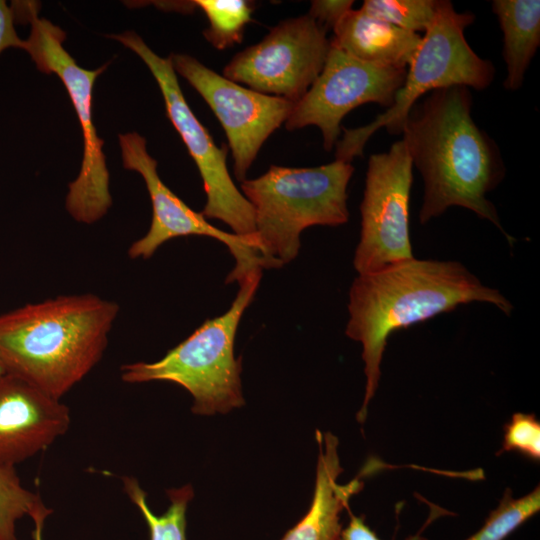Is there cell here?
<instances>
[{
    "label": "cell",
    "instance_id": "cell-1",
    "mask_svg": "<svg viewBox=\"0 0 540 540\" xmlns=\"http://www.w3.org/2000/svg\"><path fill=\"white\" fill-rule=\"evenodd\" d=\"M468 87L430 92L410 110L402 140L424 183L422 224L449 207L460 206L493 223L510 244L497 210L487 199L505 176L496 142L474 122Z\"/></svg>",
    "mask_w": 540,
    "mask_h": 540
},
{
    "label": "cell",
    "instance_id": "cell-2",
    "mask_svg": "<svg viewBox=\"0 0 540 540\" xmlns=\"http://www.w3.org/2000/svg\"><path fill=\"white\" fill-rule=\"evenodd\" d=\"M486 302L509 315L512 304L483 285L457 261L415 258L359 275L349 293L346 335L362 344L366 376L357 420L363 424L379 384L387 339L394 331L426 321L462 304Z\"/></svg>",
    "mask_w": 540,
    "mask_h": 540
},
{
    "label": "cell",
    "instance_id": "cell-3",
    "mask_svg": "<svg viewBox=\"0 0 540 540\" xmlns=\"http://www.w3.org/2000/svg\"><path fill=\"white\" fill-rule=\"evenodd\" d=\"M116 302L62 295L0 315V360L18 376L61 399L101 360L117 318Z\"/></svg>",
    "mask_w": 540,
    "mask_h": 540
},
{
    "label": "cell",
    "instance_id": "cell-4",
    "mask_svg": "<svg viewBox=\"0 0 540 540\" xmlns=\"http://www.w3.org/2000/svg\"><path fill=\"white\" fill-rule=\"evenodd\" d=\"M353 172L351 163L335 159L311 168L272 165L260 177L241 182V192L253 209L264 269L280 268L295 259L306 228L348 221L347 186Z\"/></svg>",
    "mask_w": 540,
    "mask_h": 540
},
{
    "label": "cell",
    "instance_id": "cell-5",
    "mask_svg": "<svg viewBox=\"0 0 540 540\" xmlns=\"http://www.w3.org/2000/svg\"><path fill=\"white\" fill-rule=\"evenodd\" d=\"M262 270L247 274L230 308L206 320L189 337L155 362H136L121 367L126 383L167 381L185 388L193 397L198 415L228 413L244 404L241 359L234 355L239 322L253 301Z\"/></svg>",
    "mask_w": 540,
    "mask_h": 540
},
{
    "label": "cell",
    "instance_id": "cell-6",
    "mask_svg": "<svg viewBox=\"0 0 540 540\" xmlns=\"http://www.w3.org/2000/svg\"><path fill=\"white\" fill-rule=\"evenodd\" d=\"M475 20L470 12H457L449 0H437L434 18L406 70L403 85L394 103L365 126L344 129L336 143V158L351 163L363 155L369 138L380 128L390 134L402 133L412 107L423 95L451 86L486 89L493 81L491 61L479 57L467 42L464 31Z\"/></svg>",
    "mask_w": 540,
    "mask_h": 540
},
{
    "label": "cell",
    "instance_id": "cell-7",
    "mask_svg": "<svg viewBox=\"0 0 540 540\" xmlns=\"http://www.w3.org/2000/svg\"><path fill=\"white\" fill-rule=\"evenodd\" d=\"M12 12L16 20H26L31 32L24 49L37 68L55 73L63 82L74 106L83 135V160L76 179L69 183L66 209L78 222L92 224L100 220L111 207L109 172L93 122V87L97 77L108 63L94 70L80 67L65 50V32L47 19L39 18L38 4L34 1H13Z\"/></svg>",
    "mask_w": 540,
    "mask_h": 540
},
{
    "label": "cell",
    "instance_id": "cell-8",
    "mask_svg": "<svg viewBox=\"0 0 540 540\" xmlns=\"http://www.w3.org/2000/svg\"><path fill=\"white\" fill-rule=\"evenodd\" d=\"M136 53L147 65L161 90L166 113L194 160L206 193L201 212L207 219H218L233 233L246 239L260 255L255 238L253 209L232 181L227 164V148L215 145L208 130L189 107L180 88L170 57L157 55L133 31L109 35Z\"/></svg>",
    "mask_w": 540,
    "mask_h": 540
},
{
    "label": "cell",
    "instance_id": "cell-9",
    "mask_svg": "<svg viewBox=\"0 0 540 540\" xmlns=\"http://www.w3.org/2000/svg\"><path fill=\"white\" fill-rule=\"evenodd\" d=\"M412 168L403 140L369 158L353 261L359 275L414 258L409 232Z\"/></svg>",
    "mask_w": 540,
    "mask_h": 540
},
{
    "label": "cell",
    "instance_id": "cell-10",
    "mask_svg": "<svg viewBox=\"0 0 540 540\" xmlns=\"http://www.w3.org/2000/svg\"><path fill=\"white\" fill-rule=\"evenodd\" d=\"M326 34L308 14L281 21L259 43L237 53L223 76L296 103L323 69L330 49Z\"/></svg>",
    "mask_w": 540,
    "mask_h": 540
},
{
    "label": "cell",
    "instance_id": "cell-11",
    "mask_svg": "<svg viewBox=\"0 0 540 540\" xmlns=\"http://www.w3.org/2000/svg\"><path fill=\"white\" fill-rule=\"evenodd\" d=\"M406 70L359 60L330 43L321 73L295 103L285 127L317 126L324 149L331 151L338 142L341 121L351 110L370 102L387 109L392 106Z\"/></svg>",
    "mask_w": 540,
    "mask_h": 540
},
{
    "label": "cell",
    "instance_id": "cell-12",
    "mask_svg": "<svg viewBox=\"0 0 540 540\" xmlns=\"http://www.w3.org/2000/svg\"><path fill=\"white\" fill-rule=\"evenodd\" d=\"M173 68L202 96L220 121L234 160V174L244 181L268 137L285 123L295 103L246 88L187 54H171Z\"/></svg>",
    "mask_w": 540,
    "mask_h": 540
},
{
    "label": "cell",
    "instance_id": "cell-13",
    "mask_svg": "<svg viewBox=\"0 0 540 540\" xmlns=\"http://www.w3.org/2000/svg\"><path fill=\"white\" fill-rule=\"evenodd\" d=\"M119 144L124 168L143 177L153 210L148 232L128 249L130 258L148 259L171 239L198 235L223 242L234 256L236 265L226 283H239L251 271L264 269L261 256L246 239L211 225L202 213L191 209L163 183L157 172V161L147 152L144 137L136 132L120 134Z\"/></svg>",
    "mask_w": 540,
    "mask_h": 540
},
{
    "label": "cell",
    "instance_id": "cell-14",
    "mask_svg": "<svg viewBox=\"0 0 540 540\" xmlns=\"http://www.w3.org/2000/svg\"><path fill=\"white\" fill-rule=\"evenodd\" d=\"M70 423L60 399L18 376L0 377V464L15 467L44 451Z\"/></svg>",
    "mask_w": 540,
    "mask_h": 540
},
{
    "label": "cell",
    "instance_id": "cell-15",
    "mask_svg": "<svg viewBox=\"0 0 540 540\" xmlns=\"http://www.w3.org/2000/svg\"><path fill=\"white\" fill-rule=\"evenodd\" d=\"M318 461L313 499L305 516L291 528L282 540H338L342 526L340 513L348 509L353 495L364 486L360 476L339 484L343 468L338 455V439L331 432L317 430Z\"/></svg>",
    "mask_w": 540,
    "mask_h": 540
},
{
    "label": "cell",
    "instance_id": "cell-16",
    "mask_svg": "<svg viewBox=\"0 0 540 540\" xmlns=\"http://www.w3.org/2000/svg\"><path fill=\"white\" fill-rule=\"evenodd\" d=\"M331 45L368 63L407 69L422 36L376 19L361 9L349 10L333 28Z\"/></svg>",
    "mask_w": 540,
    "mask_h": 540
},
{
    "label": "cell",
    "instance_id": "cell-17",
    "mask_svg": "<svg viewBox=\"0 0 540 540\" xmlns=\"http://www.w3.org/2000/svg\"><path fill=\"white\" fill-rule=\"evenodd\" d=\"M492 10L503 33L507 90H518L540 45L539 0H494Z\"/></svg>",
    "mask_w": 540,
    "mask_h": 540
},
{
    "label": "cell",
    "instance_id": "cell-18",
    "mask_svg": "<svg viewBox=\"0 0 540 540\" xmlns=\"http://www.w3.org/2000/svg\"><path fill=\"white\" fill-rule=\"evenodd\" d=\"M122 481L125 493L138 508L148 526L150 540H186V511L194 496L191 485L166 490L170 501L169 507L163 514L156 515L151 510L147 493L139 482L128 476Z\"/></svg>",
    "mask_w": 540,
    "mask_h": 540
},
{
    "label": "cell",
    "instance_id": "cell-19",
    "mask_svg": "<svg viewBox=\"0 0 540 540\" xmlns=\"http://www.w3.org/2000/svg\"><path fill=\"white\" fill-rule=\"evenodd\" d=\"M40 496L25 488L14 466L0 464V540H17V521L52 513Z\"/></svg>",
    "mask_w": 540,
    "mask_h": 540
},
{
    "label": "cell",
    "instance_id": "cell-20",
    "mask_svg": "<svg viewBox=\"0 0 540 540\" xmlns=\"http://www.w3.org/2000/svg\"><path fill=\"white\" fill-rule=\"evenodd\" d=\"M209 21L204 30L206 40L222 50L240 43L245 26L252 20L254 3L245 0H195Z\"/></svg>",
    "mask_w": 540,
    "mask_h": 540
},
{
    "label": "cell",
    "instance_id": "cell-21",
    "mask_svg": "<svg viewBox=\"0 0 540 540\" xmlns=\"http://www.w3.org/2000/svg\"><path fill=\"white\" fill-rule=\"evenodd\" d=\"M539 510V486L520 498H514L511 489L507 488L482 527L465 540H504Z\"/></svg>",
    "mask_w": 540,
    "mask_h": 540
},
{
    "label": "cell",
    "instance_id": "cell-22",
    "mask_svg": "<svg viewBox=\"0 0 540 540\" xmlns=\"http://www.w3.org/2000/svg\"><path fill=\"white\" fill-rule=\"evenodd\" d=\"M437 0H365L366 14L414 33L425 32L431 24Z\"/></svg>",
    "mask_w": 540,
    "mask_h": 540
},
{
    "label": "cell",
    "instance_id": "cell-23",
    "mask_svg": "<svg viewBox=\"0 0 540 540\" xmlns=\"http://www.w3.org/2000/svg\"><path fill=\"white\" fill-rule=\"evenodd\" d=\"M511 451L534 461L540 459V423L534 414L514 413L504 425L502 448L498 454Z\"/></svg>",
    "mask_w": 540,
    "mask_h": 540
},
{
    "label": "cell",
    "instance_id": "cell-24",
    "mask_svg": "<svg viewBox=\"0 0 540 540\" xmlns=\"http://www.w3.org/2000/svg\"><path fill=\"white\" fill-rule=\"evenodd\" d=\"M354 1L315 0L311 2L308 15L326 31L335 27L340 19L352 9Z\"/></svg>",
    "mask_w": 540,
    "mask_h": 540
},
{
    "label": "cell",
    "instance_id": "cell-25",
    "mask_svg": "<svg viewBox=\"0 0 540 540\" xmlns=\"http://www.w3.org/2000/svg\"><path fill=\"white\" fill-rule=\"evenodd\" d=\"M14 23L10 5L0 0V54L8 48L24 49L25 40L18 36Z\"/></svg>",
    "mask_w": 540,
    "mask_h": 540
},
{
    "label": "cell",
    "instance_id": "cell-26",
    "mask_svg": "<svg viewBox=\"0 0 540 540\" xmlns=\"http://www.w3.org/2000/svg\"><path fill=\"white\" fill-rule=\"evenodd\" d=\"M349 522L342 528L338 540H381L377 534L365 523L362 516L349 512ZM422 528L417 534L409 536L406 540H426L421 536Z\"/></svg>",
    "mask_w": 540,
    "mask_h": 540
},
{
    "label": "cell",
    "instance_id": "cell-27",
    "mask_svg": "<svg viewBox=\"0 0 540 540\" xmlns=\"http://www.w3.org/2000/svg\"><path fill=\"white\" fill-rule=\"evenodd\" d=\"M46 518L38 517L33 519L34 529L32 531L33 540H44L43 539V528Z\"/></svg>",
    "mask_w": 540,
    "mask_h": 540
},
{
    "label": "cell",
    "instance_id": "cell-28",
    "mask_svg": "<svg viewBox=\"0 0 540 540\" xmlns=\"http://www.w3.org/2000/svg\"><path fill=\"white\" fill-rule=\"evenodd\" d=\"M4 374H7V371H6L3 363L0 360V377L3 376Z\"/></svg>",
    "mask_w": 540,
    "mask_h": 540
}]
</instances>
